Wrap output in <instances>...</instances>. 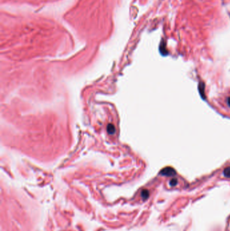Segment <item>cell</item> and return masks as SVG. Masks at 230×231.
<instances>
[{"instance_id": "cell-2", "label": "cell", "mask_w": 230, "mask_h": 231, "mask_svg": "<svg viewBox=\"0 0 230 231\" xmlns=\"http://www.w3.org/2000/svg\"><path fill=\"white\" fill-rule=\"evenodd\" d=\"M141 197L143 200H146L149 197V191L146 190V189H144V190H142L141 192Z\"/></svg>"}, {"instance_id": "cell-3", "label": "cell", "mask_w": 230, "mask_h": 231, "mask_svg": "<svg viewBox=\"0 0 230 231\" xmlns=\"http://www.w3.org/2000/svg\"><path fill=\"white\" fill-rule=\"evenodd\" d=\"M115 131H116V130H115V127L113 125V124H108L107 132L109 134V135H113V134H114Z\"/></svg>"}, {"instance_id": "cell-1", "label": "cell", "mask_w": 230, "mask_h": 231, "mask_svg": "<svg viewBox=\"0 0 230 231\" xmlns=\"http://www.w3.org/2000/svg\"><path fill=\"white\" fill-rule=\"evenodd\" d=\"M176 174V170L172 167H166L160 172V174L165 177H173Z\"/></svg>"}, {"instance_id": "cell-7", "label": "cell", "mask_w": 230, "mask_h": 231, "mask_svg": "<svg viewBox=\"0 0 230 231\" xmlns=\"http://www.w3.org/2000/svg\"><path fill=\"white\" fill-rule=\"evenodd\" d=\"M227 104L228 105L229 107H230V97L229 98H227Z\"/></svg>"}, {"instance_id": "cell-5", "label": "cell", "mask_w": 230, "mask_h": 231, "mask_svg": "<svg viewBox=\"0 0 230 231\" xmlns=\"http://www.w3.org/2000/svg\"><path fill=\"white\" fill-rule=\"evenodd\" d=\"M199 88V91H202V97H203V98L205 99V84L203 82H200Z\"/></svg>"}, {"instance_id": "cell-6", "label": "cell", "mask_w": 230, "mask_h": 231, "mask_svg": "<svg viewBox=\"0 0 230 231\" xmlns=\"http://www.w3.org/2000/svg\"><path fill=\"white\" fill-rule=\"evenodd\" d=\"M178 183V180L176 178H172L169 182V184H170V186H171V187H175V186L177 185Z\"/></svg>"}, {"instance_id": "cell-4", "label": "cell", "mask_w": 230, "mask_h": 231, "mask_svg": "<svg viewBox=\"0 0 230 231\" xmlns=\"http://www.w3.org/2000/svg\"><path fill=\"white\" fill-rule=\"evenodd\" d=\"M223 175L225 177L230 178V166L225 168L223 170Z\"/></svg>"}]
</instances>
